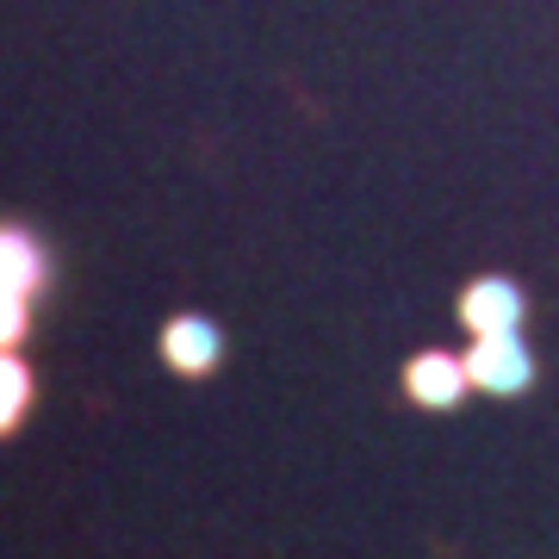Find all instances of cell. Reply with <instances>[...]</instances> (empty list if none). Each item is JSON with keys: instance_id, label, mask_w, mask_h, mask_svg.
Masks as SVG:
<instances>
[{"instance_id": "cell-1", "label": "cell", "mask_w": 559, "mask_h": 559, "mask_svg": "<svg viewBox=\"0 0 559 559\" xmlns=\"http://www.w3.org/2000/svg\"><path fill=\"white\" fill-rule=\"evenodd\" d=\"M466 373H473V385L491 392V399H516V392L535 385V355L522 348L516 330H510V336H473V348H466Z\"/></svg>"}, {"instance_id": "cell-2", "label": "cell", "mask_w": 559, "mask_h": 559, "mask_svg": "<svg viewBox=\"0 0 559 559\" xmlns=\"http://www.w3.org/2000/svg\"><path fill=\"white\" fill-rule=\"evenodd\" d=\"M460 323H466L473 336H510V330H522L516 280H498V274L473 280V286L460 293Z\"/></svg>"}, {"instance_id": "cell-3", "label": "cell", "mask_w": 559, "mask_h": 559, "mask_svg": "<svg viewBox=\"0 0 559 559\" xmlns=\"http://www.w3.org/2000/svg\"><path fill=\"white\" fill-rule=\"evenodd\" d=\"M466 385H473L466 360L441 355V348H429V355H417L411 367H404V392H411L423 411H454V404L466 399Z\"/></svg>"}, {"instance_id": "cell-4", "label": "cell", "mask_w": 559, "mask_h": 559, "mask_svg": "<svg viewBox=\"0 0 559 559\" xmlns=\"http://www.w3.org/2000/svg\"><path fill=\"white\" fill-rule=\"evenodd\" d=\"M224 355V336H218V323H205V318H175L168 330H162V360L175 367V373H212Z\"/></svg>"}, {"instance_id": "cell-5", "label": "cell", "mask_w": 559, "mask_h": 559, "mask_svg": "<svg viewBox=\"0 0 559 559\" xmlns=\"http://www.w3.org/2000/svg\"><path fill=\"white\" fill-rule=\"evenodd\" d=\"M38 280H44V249L25 230H0V286L38 293Z\"/></svg>"}, {"instance_id": "cell-6", "label": "cell", "mask_w": 559, "mask_h": 559, "mask_svg": "<svg viewBox=\"0 0 559 559\" xmlns=\"http://www.w3.org/2000/svg\"><path fill=\"white\" fill-rule=\"evenodd\" d=\"M25 399H32V373L13 360V348H0V429L25 417Z\"/></svg>"}, {"instance_id": "cell-7", "label": "cell", "mask_w": 559, "mask_h": 559, "mask_svg": "<svg viewBox=\"0 0 559 559\" xmlns=\"http://www.w3.org/2000/svg\"><path fill=\"white\" fill-rule=\"evenodd\" d=\"M25 299H32V293L0 286V348H13V342L25 336Z\"/></svg>"}]
</instances>
